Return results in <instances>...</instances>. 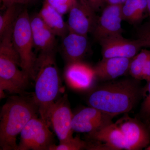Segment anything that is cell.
<instances>
[{"instance_id":"obj_1","label":"cell","mask_w":150,"mask_h":150,"mask_svg":"<svg viewBox=\"0 0 150 150\" xmlns=\"http://www.w3.org/2000/svg\"><path fill=\"white\" fill-rule=\"evenodd\" d=\"M138 81L125 79L103 84L89 94L88 103L113 118L129 112L137 104L142 93Z\"/></svg>"},{"instance_id":"obj_2","label":"cell","mask_w":150,"mask_h":150,"mask_svg":"<svg viewBox=\"0 0 150 150\" xmlns=\"http://www.w3.org/2000/svg\"><path fill=\"white\" fill-rule=\"evenodd\" d=\"M35 87L33 98L40 118L49 126L50 111L62 91V81L55 58V51L40 52L35 68Z\"/></svg>"},{"instance_id":"obj_3","label":"cell","mask_w":150,"mask_h":150,"mask_svg":"<svg viewBox=\"0 0 150 150\" xmlns=\"http://www.w3.org/2000/svg\"><path fill=\"white\" fill-rule=\"evenodd\" d=\"M37 105L32 97H10L0 114V147L2 150H18L17 137L28 121L37 116Z\"/></svg>"},{"instance_id":"obj_4","label":"cell","mask_w":150,"mask_h":150,"mask_svg":"<svg viewBox=\"0 0 150 150\" xmlns=\"http://www.w3.org/2000/svg\"><path fill=\"white\" fill-rule=\"evenodd\" d=\"M13 27L1 37L0 43V98L5 97V91L23 94L28 87L31 79L21 68L19 56L13 46Z\"/></svg>"},{"instance_id":"obj_5","label":"cell","mask_w":150,"mask_h":150,"mask_svg":"<svg viewBox=\"0 0 150 150\" xmlns=\"http://www.w3.org/2000/svg\"><path fill=\"white\" fill-rule=\"evenodd\" d=\"M12 40L13 46L20 58L21 69L34 80L37 57L33 51L34 46L30 16L26 9L21 12L14 24Z\"/></svg>"},{"instance_id":"obj_6","label":"cell","mask_w":150,"mask_h":150,"mask_svg":"<svg viewBox=\"0 0 150 150\" xmlns=\"http://www.w3.org/2000/svg\"><path fill=\"white\" fill-rule=\"evenodd\" d=\"M41 118H31L20 134L18 150H49L54 144V134Z\"/></svg>"},{"instance_id":"obj_7","label":"cell","mask_w":150,"mask_h":150,"mask_svg":"<svg viewBox=\"0 0 150 150\" xmlns=\"http://www.w3.org/2000/svg\"><path fill=\"white\" fill-rule=\"evenodd\" d=\"M73 115L67 94L59 98L53 105L49 115V126L62 143L73 138Z\"/></svg>"},{"instance_id":"obj_8","label":"cell","mask_w":150,"mask_h":150,"mask_svg":"<svg viewBox=\"0 0 150 150\" xmlns=\"http://www.w3.org/2000/svg\"><path fill=\"white\" fill-rule=\"evenodd\" d=\"M96 12L86 0H77L69 13V32L86 36L92 33L98 18Z\"/></svg>"},{"instance_id":"obj_9","label":"cell","mask_w":150,"mask_h":150,"mask_svg":"<svg viewBox=\"0 0 150 150\" xmlns=\"http://www.w3.org/2000/svg\"><path fill=\"white\" fill-rule=\"evenodd\" d=\"M103 58L121 57L132 59L145 47L144 41L140 38L130 40L122 34L111 35L99 40Z\"/></svg>"},{"instance_id":"obj_10","label":"cell","mask_w":150,"mask_h":150,"mask_svg":"<svg viewBox=\"0 0 150 150\" xmlns=\"http://www.w3.org/2000/svg\"><path fill=\"white\" fill-rule=\"evenodd\" d=\"M115 123L123 134L126 150H141L148 146L150 141L149 133L137 119L126 115Z\"/></svg>"},{"instance_id":"obj_11","label":"cell","mask_w":150,"mask_h":150,"mask_svg":"<svg viewBox=\"0 0 150 150\" xmlns=\"http://www.w3.org/2000/svg\"><path fill=\"white\" fill-rule=\"evenodd\" d=\"M121 6L108 4L104 8L92 33L95 40L99 41L105 38L122 34Z\"/></svg>"},{"instance_id":"obj_12","label":"cell","mask_w":150,"mask_h":150,"mask_svg":"<svg viewBox=\"0 0 150 150\" xmlns=\"http://www.w3.org/2000/svg\"><path fill=\"white\" fill-rule=\"evenodd\" d=\"M64 76L67 85L79 91L91 89L97 79L93 67L82 61L66 64Z\"/></svg>"},{"instance_id":"obj_13","label":"cell","mask_w":150,"mask_h":150,"mask_svg":"<svg viewBox=\"0 0 150 150\" xmlns=\"http://www.w3.org/2000/svg\"><path fill=\"white\" fill-rule=\"evenodd\" d=\"M113 117L89 106L73 115L72 128L78 133L89 134L112 123Z\"/></svg>"},{"instance_id":"obj_14","label":"cell","mask_w":150,"mask_h":150,"mask_svg":"<svg viewBox=\"0 0 150 150\" xmlns=\"http://www.w3.org/2000/svg\"><path fill=\"white\" fill-rule=\"evenodd\" d=\"M94 143H87L88 150H126L122 132L115 123H111L88 134Z\"/></svg>"},{"instance_id":"obj_15","label":"cell","mask_w":150,"mask_h":150,"mask_svg":"<svg viewBox=\"0 0 150 150\" xmlns=\"http://www.w3.org/2000/svg\"><path fill=\"white\" fill-rule=\"evenodd\" d=\"M131 59L121 57L103 58L93 67L97 79L111 81L129 74Z\"/></svg>"},{"instance_id":"obj_16","label":"cell","mask_w":150,"mask_h":150,"mask_svg":"<svg viewBox=\"0 0 150 150\" xmlns=\"http://www.w3.org/2000/svg\"><path fill=\"white\" fill-rule=\"evenodd\" d=\"M30 23L34 47L40 52L55 51L56 36L38 13L30 16Z\"/></svg>"},{"instance_id":"obj_17","label":"cell","mask_w":150,"mask_h":150,"mask_svg":"<svg viewBox=\"0 0 150 150\" xmlns=\"http://www.w3.org/2000/svg\"><path fill=\"white\" fill-rule=\"evenodd\" d=\"M62 39V53L66 63L82 61L88 51L87 36L69 32Z\"/></svg>"},{"instance_id":"obj_18","label":"cell","mask_w":150,"mask_h":150,"mask_svg":"<svg viewBox=\"0 0 150 150\" xmlns=\"http://www.w3.org/2000/svg\"><path fill=\"white\" fill-rule=\"evenodd\" d=\"M38 13L56 36L63 38L69 32L67 23L64 21L63 16L46 2L43 3Z\"/></svg>"},{"instance_id":"obj_19","label":"cell","mask_w":150,"mask_h":150,"mask_svg":"<svg viewBox=\"0 0 150 150\" xmlns=\"http://www.w3.org/2000/svg\"><path fill=\"white\" fill-rule=\"evenodd\" d=\"M123 20L132 25L139 24L147 11V0H126L121 6Z\"/></svg>"},{"instance_id":"obj_20","label":"cell","mask_w":150,"mask_h":150,"mask_svg":"<svg viewBox=\"0 0 150 150\" xmlns=\"http://www.w3.org/2000/svg\"><path fill=\"white\" fill-rule=\"evenodd\" d=\"M150 57V50L143 49L131 59L129 74L133 79L142 80V71L145 64Z\"/></svg>"},{"instance_id":"obj_21","label":"cell","mask_w":150,"mask_h":150,"mask_svg":"<svg viewBox=\"0 0 150 150\" xmlns=\"http://www.w3.org/2000/svg\"><path fill=\"white\" fill-rule=\"evenodd\" d=\"M19 5H12L6 8L5 11L0 16V37L10 28L13 27L20 11Z\"/></svg>"},{"instance_id":"obj_22","label":"cell","mask_w":150,"mask_h":150,"mask_svg":"<svg viewBox=\"0 0 150 150\" xmlns=\"http://www.w3.org/2000/svg\"><path fill=\"white\" fill-rule=\"evenodd\" d=\"M87 142L81 139L79 136L73 137L71 139L60 143L58 145H52L49 150H80L86 149Z\"/></svg>"},{"instance_id":"obj_23","label":"cell","mask_w":150,"mask_h":150,"mask_svg":"<svg viewBox=\"0 0 150 150\" xmlns=\"http://www.w3.org/2000/svg\"><path fill=\"white\" fill-rule=\"evenodd\" d=\"M77 0H44L62 16L69 13Z\"/></svg>"},{"instance_id":"obj_24","label":"cell","mask_w":150,"mask_h":150,"mask_svg":"<svg viewBox=\"0 0 150 150\" xmlns=\"http://www.w3.org/2000/svg\"><path fill=\"white\" fill-rule=\"evenodd\" d=\"M146 82V85L143 91L144 93L145 98L142 105V110L145 115L150 117V79Z\"/></svg>"},{"instance_id":"obj_25","label":"cell","mask_w":150,"mask_h":150,"mask_svg":"<svg viewBox=\"0 0 150 150\" xmlns=\"http://www.w3.org/2000/svg\"><path fill=\"white\" fill-rule=\"evenodd\" d=\"M138 38L144 41L145 47L150 48V21L145 23L139 30Z\"/></svg>"},{"instance_id":"obj_26","label":"cell","mask_w":150,"mask_h":150,"mask_svg":"<svg viewBox=\"0 0 150 150\" xmlns=\"http://www.w3.org/2000/svg\"><path fill=\"white\" fill-rule=\"evenodd\" d=\"M32 0H1L2 4V9H5L12 5H21L27 4Z\"/></svg>"},{"instance_id":"obj_27","label":"cell","mask_w":150,"mask_h":150,"mask_svg":"<svg viewBox=\"0 0 150 150\" xmlns=\"http://www.w3.org/2000/svg\"><path fill=\"white\" fill-rule=\"evenodd\" d=\"M91 6L96 11H97L102 8L105 4H106V0H86Z\"/></svg>"},{"instance_id":"obj_28","label":"cell","mask_w":150,"mask_h":150,"mask_svg":"<svg viewBox=\"0 0 150 150\" xmlns=\"http://www.w3.org/2000/svg\"><path fill=\"white\" fill-rule=\"evenodd\" d=\"M142 79L146 81L150 79V57L146 62L143 69Z\"/></svg>"},{"instance_id":"obj_29","label":"cell","mask_w":150,"mask_h":150,"mask_svg":"<svg viewBox=\"0 0 150 150\" xmlns=\"http://www.w3.org/2000/svg\"><path fill=\"white\" fill-rule=\"evenodd\" d=\"M126 0H106L107 4L122 5Z\"/></svg>"},{"instance_id":"obj_30","label":"cell","mask_w":150,"mask_h":150,"mask_svg":"<svg viewBox=\"0 0 150 150\" xmlns=\"http://www.w3.org/2000/svg\"><path fill=\"white\" fill-rule=\"evenodd\" d=\"M147 12L150 17V0H147Z\"/></svg>"},{"instance_id":"obj_31","label":"cell","mask_w":150,"mask_h":150,"mask_svg":"<svg viewBox=\"0 0 150 150\" xmlns=\"http://www.w3.org/2000/svg\"><path fill=\"white\" fill-rule=\"evenodd\" d=\"M146 150H150V146H148V147H147L146 148Z\"/></svg>"},{"instance_id":"obj_32","label":"cell","mask_w":150,"mask_h":150,"mask_svg":"<svg viewBox=\"0 0 150 150\" xmlns=\"http://www.w3.org/2000/svg\"><path fill=\"white\" fill-rule=\"evenodd\" d=\"M149 129H150V126H149Z\"/></svg>"}]
</instances>
